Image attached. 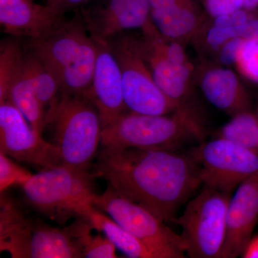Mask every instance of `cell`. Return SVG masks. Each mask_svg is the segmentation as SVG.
Masks as SVG:
<instances>
[{
	"mask_svg": "<svg viewBox=\"0 0 258 258\" xmlns=\"http://www.w3.org/2000/svg\"><path fill=\"white\" fill-rule=\"evenodd\" d=\"M93 164L95 177L106 180L117 193L165 222L202 184L191 154L164 149H101Z\"/></svg>",
	"mask_w": 258,
	"mask_h": 258,
	"instance_id": "obj_1",
	"label": "cell"
},
{
	"mask_svg": "<svg viewBox=\"0 0 258 258\" xmlns=\"http://www.w3.org/2000/svg\"><path fill=\"white\" fill-rule=\"evenodd\" d=\"M81 220L58 228L29 217L13 199L1 193L0 251L13 258L83 257Z\"/></svg>",
	"mask_w": 258,
	"mask_h": 258,
	"instance_id": "obj_2",
	"label": "cell"
},
{
	"mask_svg": "<svg viewBox=\"0 0 258 258\" xmlns=\"http://www.w3.org/2000/svg\"><path fill=\"white\" fill-rule=\"evenodd\" d=\"M203 135L201 120L192 108H181L167 115L126 111L102 127L101 149L176 151Z\"/></svg>",
	"mask_w": 258,
	"mask_h": 258,
	"instance_id": "obj_3",
	"label": "cell"
},
{
	"mask_svg": "<svg viewBox=\"0 0 258 258\" xmlns=\"http://www.w3.org/2000/svg\"><path fill=\"white\" fill-rule=\"evenodd\" d=\"M29 49L55 74L60 93L86 96L92 82L97 45L82 15L66 19L47 36L30 40Z\"/></svg>",
	"mask_w": 258,
	"mask_h": 258,
	"instance_id": "obj_4",
	"label": "cell"
},
{
	"mask_svg": "<svg viewBox=\"0 0 258 258\" xmlns=\"http://www.w3.org/2000/svg\"><path fill=\"white\" fill-rule=\"evenodd\" d=\"M45 125L53 127L59 166L90 171L101 147L102 123L86 96L60 93L47 112Z\"/></svg>",
	"mask_w": 258,
	"mask_h": 258,
	"instance_id": "obj_5",
	"label": "cell"
},
{
	"mask_svg": "<svg viewBox=\"0 0 258 258\" xmlns=\"http://www.w3.org/2000/svg\"><path fill=\"white\" fill-rule=\"evenodd\" d=\"M95 178L92 171L60 165L32 174L21 186L32 208L63 223L71 217L84 218L95 207Z\"/></svg>",
	"mask_w": 258,
	"mask_h": 258,
	"instance_id": "obj_6",
	"label": "cell"
},
{
	"mask_svg": "<svg viewBox=\"0 0 258 258\" xmlns=\"http://www.w3.org/2000/svg\"><path fill=\"white\" fill-rule=\"evenodd\" d=\"M230 199L231 193L204 186L174 218L189 257L221 258Z\"/></svg>",
	"mask_w": 258,
	"mask_h": 258,
	"instance_id": "obj_7",
	"label": "cell"
},
{
	"mask_svg": "<svg viewBox=\"0 0 258 258\" xmlns=\"http://www.w3.org/2000/svg\"><path fill=\"white\" fill-rule=\"evenodd\" d=\"M94 206L141 241L153 257H184L186 247L181 235L152 212L120 196L110 185L103 194H97Z\"/></svg>",
	"mask_w": 258,
	"mask_h": 258,
	"instance_id": "obj_8",
	"label": "cell"
},
{
	"mask_svg": "<svg viewBox=\"0 0 258 258\" xmlns=\"http://www.w3.org/2000/svg\"><path fill=\"white\" fill-rule=\"evenodd\" d=\"M119 63L123 99L128 111L167 115L182 108L161 91L139 51L137 38L123 33L107 40Z\"/></svg>",
	"mask_w": 258,
	"mask_h": 258,
	"instance_id": "obj_9",
	"label": "cell"
},
{
	"mask_svg": "<svg viewBox=\"0 0 258 258\" xmlns=\"http://www.w3.org/2000/svg\"><path fill=\"white\" fill-rule=\"evenodd\" d=\"M204 186L232 193L242 182L258 175V154L226 140L216 138L194 148Z\"/></svg>",
	"mask_w": 258,
	"mask_h": 258,
	"instance_id": "obj_10",
	"label": "cell"
},
{
	"mask_svg": "<svg viewBox=\"0 0 258 258\" xmlns=\"http://www.w3.org/2000/svg\"><path fill=\"white\" fill-rule=\"evenodd\" d=\"M0 152L42 169L59 166L55 144L45 141L10 101L0 103Z\"/></svg>",
	"mask_w": 258,
	"mask_h": 258,
	"instance_id": "obj_11",
	"label": "cell"
},
{
	"mask_svg": "<svg viewBox=\"0 0 258 258\" xmlns=\"http://www.w3.org/2000/svg\"><path fill=\"white\" fill-rule=\"evenodd\" d=\"M142 32V37L137 38L139 51L158 87L182 108L195 109L191 103L194 66H179L166 57L159 45V32L153 24Z\"/></svg>",
	"mask_w": 258,
	"mask_h": 258,
	"instance_id": "obj_12",
	"label": "cell"
},
{
	"mask_svg": "<svg viewBox=\"0 0 258 258\" xmlns=\"http://www.w3.org/2000/svg\"><path fill=\"white\" fill-rule=\"evenodd\" d=\"M81 15L91 36L105 41L152 24L149 0H107L90 9L82 8Z\"/></svg>",
	"mask_w": 258,
	"mask_h": 258,
	"instance_id": "obj_13",
	"label": "cell"
},
{
	"mask_svg": "<svg viewBox=\"0 0 258 258\" xmlns=\"http://www.w3.org/2000/svg\"><path fill=\"white\" fill-rule=\"evenodd\" d=\"M93 39L97 45L96 62L91 87L85 96L96 106L103 127L128 110L119 63L108 41Z\"/></svg>",
	"mask_w": 258,
	"mask_h": 258,
	"instance_id": "obj_14",
	"label": "cell"
},
{
	"mask_svg": "<svg viewBox=\"0 0 258 258\" xmlns=\"http://www.w3.org/2000/svg\"><path fill=\"white\" fill-rule=\"evenodd\" d=\"M257 221L258 175L242 182L230 199L221 258L241 256Z\"/></svg>",
	"mask_w": 258,
	"mask_h": 258,
	"instance_id": "obj_15",
	"label": "cell"
},
{
	"mask_svg": "<svg viewBox=\"0 0 258 258\" xmlns=\"http://www.w3.org/2000/svg\"><path fill=\"white\" fill-rule=\"evenodd\" d=\"M195 76L204 97L217 109L231 117L250 109V96L232 70L204 60Z\"/></svg>",
	"mask_w": 258,
	"mask_h": 258,
	"instance_id": "obj_16",
	"label": "cell"
},
{
	"mask_svg": "<svg viewBox=\"0 0 258 258\" xmlns=\"http://www.w3.org/2000/svg\"><path fill=\"white\" fill-rule=\"evenodd\" d=\"M64 15L57 14L47 5L33 0H0V24L3 32L30 40L47 36L63 23Z\"/></svg>",
	"mask_w": 258,
	"mask_h": 258,
	"instance_id": "obj_17",
	"label": "cell"
},
{
	"mask_svg": "<svg viewBox=\"0 0 258 258\" xmlns=\"http://www.w3.org/2000/svg\"><path fill=\"white\" fill-rule=\"evenodd\" d=\"M152 23L160 35L185 43L194 41L206 21L194 0L150 11Z\"/></svg>",
	"mask_w": 258,
	"mask_h": 258,
	"instance_id": "obj_18",
	"label": "cell"
},
{
	"mask_svg": "<svg viewBox=\"0 0 258 258\" xmlns=\"http://www.w3.org/2000/svg\"><path fill=\"white\" fill-rule=\"evenodd\" d=\"M84 218L88 220L93 229L103 232L114 244L115 247L127 257L154 258L150 251L141 241L111 217L106 216L96 207L89 210Z\"/></svg>",
	"mask_w": 258,
	"mask_h": 258,
	"instance_id": "obj_19",
	"label": "cell"
},
{
	"mask_svg": "<svg viewBox=\"0 0 258 258\" xmlns=\"http://www.w3.org/2000/svg\"><path fill=\"white\" fill-rule=\"evenodd\" d=\"M6 101L11 102L37 132L43 133L46 128V111L37 98L25 71V63L23 71L10 87Z\"/></svg>",
	"mask_w": 258,
	"mask_h": 258,
	"instance_id": "obj_20",
	"label": "cell"
},
{
	"mask_svg": "<svg viewBox=\"0 0 258 258\" xmlns=\"http://www.w3.org/2000/svg\"><path fill=\"white\" fill-rule=\"evenodd\" d=\"M25 68L37 98L47 113L60 97L58 80L47 64L31 50L25 52Z\"/></svg>",
	"mask_w": 258,
	"mask_h": 258,
	"instance_id": "obj_21",
	"label": "cell"
},
{
	"mask_svg": "<svg viewBox=\"0 0 258 258\" xmlns=\"http://www.w3.org/2000/svg\"><path fill=\"white\" fill-rule=\"evenodd\" d=\"M216 138L226 139L258 154V115L250 109L232 116L217 133Z\"/></svg>",
	"mask_w": 258,
	"mask_h": 258,
	"instance_id": "obj_22",
	"label": "cell"
},
{
	"mask_svg": "<svg viewBox=\"0 0 258 258\" xmlns=\"http://www.w3.org/2000/svg\"><path fill=\"white\" fill-rule=\"evenodd\" d=\"M25 52L15 41L2 43L0 50V103L8 99L10 87L23 71Z\"/></svg>",
	"mask_w": 258,
	"mask_h": 258,
	"instance_id": "obj_23",
	"label": "cell"
},
{
	"mask_svg": "<svg viewBox=\"0 0 258 258\" xmlns=\"http://www.w3.org/2000/svg\"><path fill=\"white\" fill-rule=\"evenodd\" d=\"M92 227L86 220L81 232V243L83 245V257L87 258H115L116 247L106 236L91 235Z\"/></svg>",
	"mask_w": 258,
	"mask_h": 258,
	"instance_id": "obj_24",
	"label": "cell"
},
{
	"mask_svg": "<svg viewBox=\"0 0 258 258\" xmlns=\"http://www.w3.org/2000/svg\"><path fill=\"white\" fill-rule=\"evenodd\" d=\"M235 67L246 79L258 84V35L243 39Z\"/></svg>",
	"mask_w": 258,
	"mask_h": 258,
	"instance_id": "obj_25",
	"label": "cell"
},
{
	"mask_svg": "<svg viewBox=\"0 0 258 258\" xmlns=\"http://www.w3.org/2000/svg\"><path fill=\"white\" fill-rule=\"evenodd\" d=\"M32 176L30 171L18 165L11 158L0 152V191L4 192L13 185L23 186Z\"/></svg>",
	"mask_w": 258,
	"mask_h": 258,
	"instance_id": "obj_26",
	"label": "cell"
},
{
	"mask_svg": "<svg viewBox=\"0 0 258 258\" xmlns=\"http://www.w3.org/2000/svg\"><path fill=\"white\" fill-rule=\"evenodd\" d=\"M204 8L210 18L230 14L244 8L242 0H204Z\"/></svg>",
	"mask_w": 258,
	"mask_h": 258,
	"instance_id": "obj_27",
	"label": "cell"
},
{
	"mask_svg": "<svg viewBox=\"0 0 258 258\" xmlns=\"http://www.w3.org/2000/svg\"><path fill=\"white\" fill-rule=\"evenodd\" d=\"M243 39L242 37H235L224 43L215 52L218 63L226 67L235 66Z\"/></svg>",
	"mask_w": 258,
	"mask_h": 258,
	"instance_id": "obj_28",
	"label": "cell"
},
{
	"mask_svg": "<svg viewBox=\"0 0 258 258\" xmlns=\"http://www.w3.org/2000/svg\"><path fill=\"white\" fill-rule=\"evenodd\" d=\"M254 13L242 8L230 14L223 15L216 18H210L209 23L220 28H236L248 22Z\"/></svg>",
	"mask_w": 258,
	"mask_h": 258,
	"instance_id": "obj_29",
	"label": "cell"
},
{
	"mask_svg": "<svg viewBox=\"0 0 258 258\" xmlns=\"http://www.w3.org/2000/svg\"><path fill=\"white\" fill-rule=\"evenodd\" d=\"M90 1L93 0H47L46 5L57 14L64 15L70 10L77 9Z\"/></svg>",
	"mask_w": 258,
	"mask_h": 258,
	"instance_id": "obj_30",
	"label": "cell"
},
{
	"mask_svg": "<svg viewBox=\"0 0 258 258\" xmlns=\"http://www.w3.org/2000/svg\"><path fill=\"white\" fill-rule=\"evenodd\" d=\"M243 258H258V235L254 236L249 241L248 244L241 254Z\"/></svg>",
	"mask_w": 258,
	"mask_h": 258,
	"instance_id": "obj_31",
	"label": "cell"
},
{
	"mask_svg": "<svg viewBox=\"0 0 258 258\" xmlns=\"http://www.w3.org/2000/svg\"><path fill=\"white\" fill-rule=\"evenodd\" d=\"M244 8L252 13L258 12V0H242Z\"/></svg>",
	"mask_w": 258,
	"mask_h": 258,
	"instance_id": "obj_32",
	"label": "cell"
},
{
	"mask_svg": "<svg viewBox=\"0 0 258 258\" xmlns=\"http://www.w3.org/2000/svg\"><path fill=\"white\" fill-rule=\"evenodd\" d=\"M256 113H257V115H258V103H257V108H256Z\"/></svg>",
	"mask_w": 258,
	"mask_h": 258,
	"instance_id": "obj_33",
	"label": "cell"
}]
</instances>
